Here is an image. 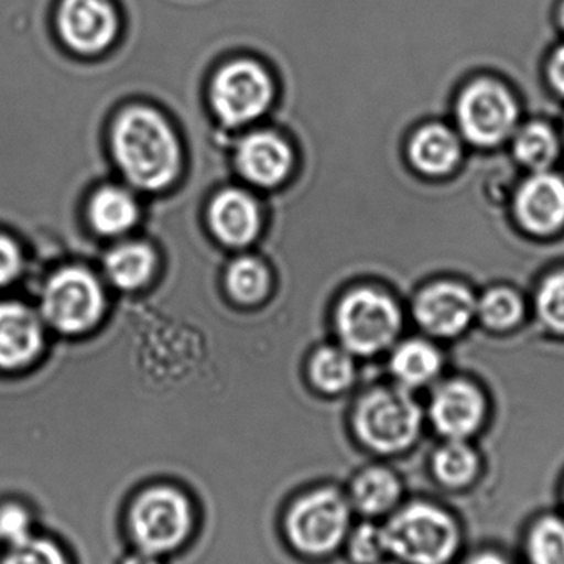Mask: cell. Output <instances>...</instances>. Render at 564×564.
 Segmentation results:
<instances>
[{
	"mask_svg": "<svg viewBox=\"0 0 564 564\" xmlns=\"http://www.w3.org/2000/svg\"><path fill=\"white\" fill-rule=\"evenodd\" d=\"M560 20H562V25H563V29H564V3H563V7H562V13H560Z\"/></svg>",
	"mask_w": 564,
	"mask_h": 564,
	"instance_id": "d590c367",
	"label": "cell"
},
{
	"mask_svg": "<svg viewBox=\"0 0 564 564\" xmlns=\"http://www.w3.org/2000/svg\"><path fill=\"white\" fill-rule=\"evenodd\" d=\"M59 32L79 53H99L118 33V15L108 0H63L58 13Z\"/></svg>",
	"mask_w": 564,
	"mask_h": 564,
	"instance_id": "8fae6325",
	"label": "cell"
},
{
	"mask_svg": "<svg viewBox=\"0 0 564 564\" xmlns=\"http://www.w3.org/2000/svg\"><path fill=\"white\" fill-rule=\"evenodd\" d=\"M539 314L546 327L564 334V271L540 289Z\"/></svg>",
	"mask_w": 564,
	"mask_h": 564,
	"instance_id": "4dcf8cb0",
	"label": "cell"
},
{
	"mask_svg": "<svg viewBox=\"0 0 564 564\" xmlns=\"http://www.w3.org/2000/svg\"><path fill=\"white\" fill-rule=\"evenodd\" d=\"M550 78L553 86L564 96V45L553 53L550 62Z\"/></svg>",
	"mask_w": 564,
	"mask_h": 564,
	"instance_id": "d6a6232c",
	"label": "cell"
},
{
	"mask_svg": "<svg viewBox=\"0 0 564 564\" xmlns=\"http://www.w3.org/2000/svg\"><path fill=\"white\" fill-rule=\"evenodd\" d=\"M410 158L414 167L423 174H447L459 162V139L446 126H426L411 141Z\"/></svg>",
	"mask_w": 564,
	"mask_h": 564,
	"instance_id": "ac0fdd59",
	"label": "cell"
},
{
	"mask_svg": "<svg viewBox=\"0 0 564 564\" xmlns=\"http://www.w3.org/2000/svg\"><path fill=\"white\" fill-rule=\"evenodd\" d=\"M202 519L197 492L182 480L154 477L129 494L121 510V530L129 549L171 560L194 545Z\"/></svg>",
	"mask_w": 564,
	"mask_h": 564,
	"instance_id": "6da1fadb",
	"label": "cell"
},
{
	"mask_svg": "<svg viewBox=\"0 0 564 564\" xmlns=\"http://www.w3.org/2000/svg\"><path fill=\"white\" fill-rule=\"evenodd\" d=\"M22 250L12 238L0 235V288L9 285L22 273Z\"/></svg>",
	"mask_w": 564,
	"mask_h": 564,
	"instance_id": "1f68e13d",
	"label": "cell"
},
{
	"mask_svg": "<svg viewBox=\"0 0 564 564\" xmlns=\"http://www.w3.org/2000/svg\"><path fill=\"white\" fill-rule=\"evenodd\" d=\"M105 270L116 288L135 291L151 280L154 273V251L144 243L119 245L106 257Z\"/></svg>",
	"mask_w": 564,
	"mask_h": 564,
	"instance_id": "44dd1931",
	"label": "cell"
},
{
	"mask_svg": "<svg viewBox=\"0 0 564 564\" xmlns=\"http://www.w3.org/2000/svg\"><path fill=\"white\" fill-rule=\"evenodd\" d=\"M227 285L235 301L241 304H257L270 291V274L267 267L254 258H240L231 264Z\"/></svg>",
	"mask_w": 564,
	"mask_h": 564,
	"instance_id": "f1b7e54d",
	"label": "cell"
},
{
	"mask_svg": "<svg viewBox=\"0 0 564 564\" xmlns=\"http://www.w3.org/2000/svg\"><path fill=\"white\" fill-rule=\"evenodd\" d=\"M40 311L43 321L59 334H86L106 311L101 282L85 268H63L46 281Z\"/></svg>",
	"mask_w": 564,
	"mask_h": 564,
	"instance_id": "8992f818",
	"label": "cell"
},
{
	"mask_svg": "<svg viewBox=\"0 0 564 564\" xmlns=\"http://www.w3.org/2000/svg\"><path fill=\"white\" fill-rule=\"evenodd\" d=\"M345 496L358 519L383 522L404 502V480L393 467L371 463L345 479Z\"/></svg>",
	"mask_w": 564,
	"mask_h": 564,
	"instance_id": "30bf717a",
	"label": "cell"
},
{
	"mask_svg": "<svg viewBox=\"0 0 564 564\" xmlns=\"http://www.w3.org/2000/svg\"><path fill=\"white\" fill-rule=\"evenodd\" d=\"M466 564H510L507 558L496 552H480L470 556Z\"/></svg>",
	"mask_w": 564,
	"mask_h": 564,
	"instance_id": "e575fe53",
	"label": "cell"
},
{
	"mask_svg": "<svg viewBox=\"0 0 564 564\" xmlns=\"http://www.w3.org/2000/svg\"><path fill=\"white\" fill-rule=\"evenodd\" d=\"M0 564H76V558L59 536L39 532L26 542L3 549Z\"/></svg>",
	"mask_w": 564,
	"mask_h": 564,
	"instance_id": "cb8c5ba5",
	"label": "cell"
},
{
	"mask_svg": "<svg viewBox=\"0 0 564 564\" xmlns=\"http://www.w3.org/2000/svg\"><path fill=\"white\" fill-rule=\"evenodd\" d=\"M355 519L344 486L314 480L282 503L278 533L299 562L325 564L340 555Z\"/></svg>",
	"mask_w": 564,
	"mask_h": 564,
	"instance_id": "7a4b0ae2",
	"label": "cell"
},
{
	"mask_svg": "<svg viewBox=\"0 0 564 564\" xmlns=\"http://www.w3.org/2000/svg\"><path fill=\"white\" fill-rule=\"evenodd\" d=\"M513 154L525 167L545 172L558 155V139L555 132L542 122L529 124L517 134Z\"/></svg>",
	"mask_w": 564,
	"mask_h": 564,
	"instance_id": "484cf974",
	"label": "cell"
},
{
	"mask_svg": "<svg viewBox=\"0 0 564 564\" xmlns=\"http://www.w3.org/2000/svg\"><path fill=\"white\" fill-rule=\"evenodd\" d=\"M381 564H400V563L393 562V560H387V562H383Z\"/></svg>",
	"mask_w": 564,
	"mask_h": 564,
	"instance_id": "8d00e7d4",
	"label": "cell"
},
{
	"mask_svg": "<svg viewBox=\"0 0 564 564\" xmlns=\"http://www.w3.org/2000/svg\"><path fill=\"white\" fill-rule=\"evenodd\" d=\"M479 469V456L466 441L446 440L431 457V473L434 479L449 490L470 486L476 480Z\"/></svg>",
	"mask_w": 564,
	"mask_h": 564,
	"instance_id": "ffe728a7",
	"label": "cell"
},
{
	"mask_svg": "<svg viewBox=\"0 0 564 564\" xmlns=\"http://www.w3.org/2000/svg\"><path fill=\"white\" fill-rule=\"evenodd\" d=\"M401 327L400 308L383 292L358 289L337 308V330L348 351L361 357L390 347Z\"/></svg>",
	"mask_w": 564,
	"mask_h": 564,
	"instance_id": "52a82bcc",
	"label": "cell"
},
{
	"mask_svg": "<svg viewBox=\"0 0 564 564\" xmlns=\"http://www.w3.org/2000/svg\"><path fill=\"white\" fill-rule=\"evenodd\" d=\"M517 217L527 230L549 235L564 225V181L536 172L517 195Z\"/></svg>",
	"mask_w": 564,
	"mask_h": 564,
	"instance_id": "9a60e30c",
	"label": "cell"
},
{
	"mask_svg": "<svg viewBox=\"0 0 564 564\" xmlns=\"http://www.w3.org/2000/svg\"><path fill=\"white\" fill-rule=\"evenodd\" d=\"M527 558L530 564H564V520L543 517L533 523L527 536Z\"/></svg>",
	"mask_w": 564,
	"mask_h": 564,
	"instance_id": "83f0119b",
	"label": "cell"
},
{
	"mask_svg": "<svg viewBox=\"0 0 564 564\" xmlns=\"http://www.w3.org/2000/svg\"><path fill=\"white\" fill-rule=\"evenodd\" d=\"M476 312L487 327L507 330L522 317L523 304L510 289H494L480 299Z\"/></svg>",
	"mask_w": 564,
	"mask_h": 564,
	"instance_id": "f546056e",
	"label": "cell"
},
{
	"mask_svg": "<svg viewBox=\"0 0 564 564\" xmlns=\"http://www.w3.org/2000/svg\"><path fill=\"white\" fill-rule=\"evenodd\" d=\"M39 513L19 496L0 497V550L19 545L39 533Z\"/></svg>",
	"mask_w": 564,
	"mask_h": 564,
	"instance_id": "d4e9b609",
	"label": "cell"
},
{
	"mask_svg": "<svg viewBox=\"0 0 564 564\" xmlns=\"http://www.w3.org/2000/svg\"><path fill=\"white\" fill-rule=\"evenodd\" d=\"M388 556L400 564H449L459 552L456 519L430 500H404L383 520Z\"/></svg>",
	"mask_w": 564,
	"mask_h": 564,
	"instance_id": "277c9868",
	"label": "cell"
},
{
	"mask_svg": "<svg viewBox=\"0 0 564 564\" xmlns=\"http://www.w3.org/2000/svg\"><path fill=\"white\" fill-rule=\"evenodd\" d=\"M112 154L124 177L142 191H161L177 177L181 148L171 124L144 106L126 109L112 126Z\"/></svg>",
	"mask_w": 564,
	"mask_h": 564,
	"instance_id": "3957f363",
	"label": "cell"
},
{
	"mask_svg": "<svg viewBox=\"0 0 564 564\" xmlns=\"http://www.w3.org/2000/svg\"><path fill=\"white\" fill-rule=\"evenodd\" d=\"M212 231L228 247H247L260 234L261 215L257 202L241 191H225L210 207Z\"/></svg>",
	"mask_w": 564,
	"mask_h": 564,
	"instance_id": "e0dca14e",
	"label": "cell"
},
{
	"mask_svg": "<svg viewBox=\"0 0 564 564\" xmlns=\"http://www.w3.org/2000/svg\"><path fill=\"white\" fill-rule=\"evenodd\" d=\"M215 115L228 126H241L260 118L273 101V79L260 63L237 59L218 69L212 83Z\"/></svg>",
	"mask_w": 564,
	"mask_h": 564,
	"instance_id": "ba28073f",
	"label": "cell"
},
{
	"mask_svg": "<svg viewBox=\"0 0 564 564\" xmlns=\"http://www.w3.org/2000/svg\"><path fill=\"white\" fill-rule=\"evenodd\" d=\"M116 564H171L169 560L161 556L151 555V553L139 552V550L129 549L124 555L119 556Z\"/></svg>",
	"mask_w": 564,
	"mask_h": 564,
	"instance_id": "836d02e7",
	"label": "cell"
},
{
	"mask_svg": "<svg viewBox=\"0 0 564 564\" xmlns=\"http://www.w3.org/2000/svg\"><path fill=\"white\" fill-rule=\"evenodd\" d=\"M486 404L473 384L451 381L434 393L430 420L434 430L446 440L466 441L482 424Z\"/></svg>",
	"mask_w": 564,
	"mask_h": 564,
	"instance_id": "5bb4252c",
	"label": "cell"
},
{
	"mask_svg": "<svg viewBox=\"0 0 564 564\" xmlns=\"http://www.w3.org/2000/svg\"><path fill=\"white\" fill-rule=\"evenodd\" d=\"M237 164L248 182L273 188L291 172L292 152L288 142L274 132H254L241 141Z\"/></svg>",
	"mask_w": 564,
	"mask_h": 564,
	"instance_id": "2e32d148",
	"label": "cell"
},
{
	"mask_svg": "<svg viewBox=\"0 0 564 564\" xmlns=\"http://www.w3.org/2000/svg\"><path fill=\"white\" fill-rule=\"evenodd\" d=\"M441 370V355L433 345L410 340L400 345L391 358V371L406 387L430 383Z\"/></svg>",
	"mask_w": 564,
	"mask_h": 564,
	"instance_id": "7402d4cb",
	"label": "cell"
},
{
	"mask_svg": "<svg viewBox=\"0 0 564 564\" xmlns=\"http://www.w3.org/2000/svg\"><path fill=\"white\" fill-rule=\"evenodd\" d=\"M340 555L345 564H381L390 560L383 523L357 519L345 539Z\"/></svg>",
	"mask_w": 564,
	"mask_h": 564,
	"instance_id": "603a6c76",
	"label": "cell"
},
{
	"mask_svg": "<svg viewBox=\"0 0 564 564\" xmlns=\"http://www.w3.org/2000/svg\"><path fill=\"white\" fill-rule=\"evenodd\" d=\"M139 208L134 197L119 187L99 188L88 205L93 230L101 237H119L138 221Z\"/></svg>",
	"mask_w": 564,
	"mask_h": 564,
	"instance_id": "d6986e66",
	"label": "cell"
},
{
	"mask_svg": "<svg viewBox=\"0 0 564 564\" xmlns=\"http://www.w3.org/2000/svg\"><path fill=\"white\" fill-rule=\"evenodd\" d=\"M311 377L324 393H340L355 378L350 354L340 348H322L311 361Z\"/></svg>",
	"mask_w": 564,
	"mask_h": 564,
	"instance_id": "4316f807",
	"label": "cell"
},
{
	"mask_svg": "<svg viewBox=\"0 0 564 564\" xmlns=\"http://www.w3.org/2000/svg\"><path fill=\"white\" fill-rule=\"evenodd\" d=\"M423 430V413L403 390H377L358 403L354 433L368 453L394 457L416 444Z\"/></svg>",
	"mask_w": 564,
	"mask_h": 564,
	"instance_id": "5b68a950",
	"label": "cell"
},
{
	"mask_svg": "<svg viewBox=\"0 0 564 564\" xmlns=\"http://www.w3.org/2000/svg\"><path fill=\"white\" fill-rule=\"evenodd\" d=\"M476 311L473 294L453 282H440L424 289L414 305L421 327L440 337L460 334L470 324Z\"/></svg>",
	"mask_w": 564,
	"mask_h": 564,
	"instance_id": "4fadbf2b",
	"label": "cell"
},
{
	"mask_svg": "<svg viewBox=\"0 0 564 564\" xmlns=\"http://www.w3.org/2000/svg\"><path fill=\"white\" fill-rule=\"evenodd\" d=\"M519 109L509 89L492 79L467 86L457 102L460 131L473 144L490 148L506 141L516 129Z\"/></svg>",
	"mask_w": 564,
	"mask_h": 564,
	"instance_id": "9c48e42d",
	"label": "cell"
},
{
	"mask_svg": "<svg viewBox=\"0 0 564 564\" xmlns=\"http://www.w3.org/2000/svg\"><path fill=\"white\" fill-rule=\"evenodd\" d=\"M43 344L42 317L20 302H0V370L30 367L42 354Z\"/></svg>",
	"mask_w": 564,
	"mask_h": 564,
	"instance_id": "7c38bea8",
	"label": "cell"
}]
</instances>
